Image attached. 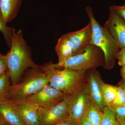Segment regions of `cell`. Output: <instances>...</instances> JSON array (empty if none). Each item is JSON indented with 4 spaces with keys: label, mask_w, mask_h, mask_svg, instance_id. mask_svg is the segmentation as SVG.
I'll use <instances>...</instances> for the list:
<instances>
[{
    "label": "cell",
    "mask_w": 125,
    "mask_h": 125,
    "mask_svg": "<svg viewBox=\"0 0 125 125\" xmlns=\"http://www.w3.org/2000/svg\"><path fill=\"white\" fill-rule=\"evenodd\" d=\"M7 52V72L11 84L18 83L25 72L31 68H40L34 62L31 48L23 38V30L15 31L11 37V46Z\"/></svg>",
    "instance_id": "6da1fadb"
},
{
    "label": "cell",
    "mask_w": 125,
    "mask_h": 125,
    "mask_svg": "<svg viewBox=\"0 0 125 125\" xmlns=\"http://www.w3.org/2000/svg\"><path fill=\"white\" fill-rule=\"evenodd\" d=\"M48 78L49 84L66 94H73L82 90L87 80V71H77L70 69L54 68L51 62L40 66Z\"/></svg>",
    "instance_id": "7a4b0ae2"
},
{
    "label": "cell",
    "mask_w": 125,
    "mask_h": 125,
    "mask_svg": "<svg viewBox=\"0 0 125 125\" xmlns=\"http://www.w3.org/2000/svg\"><path fill=\"white\" fill-rule=\"evenodd\" d=\"M85 10L93 27L92 44L100 48L104 53L105 57L104 69H111L115 66L117 54L120 49L109 31L100 25L96 20L92 7L87 6Z\"/></svg>",
    "instance_id": "3957f363"
},
{
    "label": "cell",
    "mask_w": 125,
    "mask_h": 125,
    "mask_svg": "<svg viewBox=\"0 0 125 125\" xmlns=\"http://www.w3.org/2000/svg\"><path fill=\"white\" fill-rule=\"evenodd\" d=\"M40 67L29 69L21 81L11 84L9 92L10 100L15 102L24 101L49 84L48 78Z\"/></svg>",
    "instance_id": "277c9868"
},
{
    "label": "cell",
    "mask_w": 125,
    "mask_h": 125,
    "mask_svg": "<svg viewBox=\"0 0 125 125\" xmlns=\"http://www.w3.org/2000/svg\"><path fill=\"white\" fill-rule=\"evenodd\" d=\"M52 66L57 69L66 68L77 71H86L91 68L104 66L105 57L102 50L92 44L81 54L73 56L62 65L57 66L51 62Z\"/></svg>",
    "instance_id": "5b68a950"
},
{
    "label": "cell",
    "mask_w": 125,
    "mask_h": 125,
    "mask_svg": "<svg viewBox=\"0 0 125 125\" xmlns=\"http://www.w3.org/2000/svg\"><path fill=\"white\" fill-rule=\"evenodd\" d=\"M73 94H66L60 103L52 107H39L41 125H52L69 117L70 103Z\"/></svg>",
    "instance_id": "8992f818"
},
{
    "label": "cell",
    "mask_w": 125,
    "mask_h": 125,
    "mask_svg": "<svg viewBox=\"0 0 125 125\" xmlns=\"http://www.w3.org/2000/svg\"><path fill=\"white\" fill-rule=\"evenodd\" d=\"M66 95L48 84L24 101L32 103L39 107L48 108L60 103Z\"/></svg>",
    "instance_id": "52a82bcc"
},
{
    "label": "cell",
    "mask_w": 125,
    "mask_h": 125,
    "mask_svg": "<svg viewBox=\"0 0 125 125\" xmlns=\"http://www.w3.org/2000/svg\"><path fill=\"white\" fill-rule=\"evenodd\" d=\"M104 83L96 69L87 70V80L84 90L89 96L91 101L103 111L106 107L102 96V86Z\"/></svg>",
    "instance_id": "ba28073f"
},
{
    "label": "cell",
    "mask_w": 125,
    "mask_h": 125,
    "mask_svg": "<svg viewBox=\"0 0 125 125\" xmlns=\"http://www.w3.org/2000/svg\"><path fill=\"white\" fill-rule=\"evenodd\" d=\"M109 18L103 27L109 31L121 49L125 47V21L112 6L109 7Z\"/></svg>",
    "instance_id": "9c48e42d"
},
{
    "label": "cell",
    "mask_w": 125,
    "mask_h": 125,
    "mask_svg": "<svg viewBox=\"0 0 125 125\" xmlns=\"http://www.w3.org/2000/svg\"><path fill=\"white\" fill-rule=\"evenodd\" d=\"M93 34V27L90 21L87 26L80 30L65 34L69 39L73 46V56L83 53L92 44Z\"/></svg>",
    "instance_id": "30bf717a"
},
{
    "label": "cell",
    "mask_w": 125,
    "mask_h": 125,
    "mask_svg": "<svg viewBox=\"0 0 125 125\" xmlns=\"http://www.w3.org/2000/svg\"><path fill=\"white\" fill-rule=\"evenodd\" d=\"M92 102L89 96L83 88L74 94L70 103V117L79 121L83 115L87 113Z\"/></svg>",
    "instance_id": "8fae6325"
},
{
    "label": "cell",
    "mask_w": 125,
    "mask_h": 125,
    "mask_svg": "<svg viewBox=\"0 0 125 125\" xmlns=\"http://www.w3.org/2000/svg\"><path fill=\"white\" fill-rule=\"evenodd\" d=\"M0 115L8 125H27L17 103L9 100L0 104Z\"/></svg>",
    "instance_id": "7c38bea8"
},
{
    "label": "cell",
    "mask_w": 125,
    "mask_h": 125,
    "mask_svg": "<svg viewBox=\"0 0 125 125\" xmlns=\"http://www.w3.org/2000/svg\"><path fill=\"white\" fill-rule=\"evenodd\" d=\"M16 103L27 125H41L39 115L38 107L25 101Z\"/></svg>",
    "instance_id": "4fadbf2b"
},
{
    "label": "cell",
    "mask_w": 125,
    "mask_h": 125,
    "mask_svg": "<svg viewBox=\"0 0 125 125\" xmlns=\"http://www.w3.org/2000/svg\"><path fill=\"white\" fill-rule=\"evenodd\" d=\"M55 50L58 57V62L56 64L62 65L65 61L73 56V46L69 39L65 34L58 39L55 48Z\"/></svg>",
    "instance_id": "5bb4252c"
},
{
    "label": "cell",
    "mask_w": 125,
    "mask_h": 125,
    "mask_svg": "<svg viewBox=\"0 0 125 125\" xmlns=\"http://www.w3.org/2000/svg\"><path fill=\"white\" fill-rule=\"evenodd\" d=\"M22 2V0H0V9L6 23L17 16Z\"/></svg>",
    "instance_id": "9a60e30c"
},
{
    "label": "cell",
    "mask_w": 125,
    "mask_h": 125,
    "mask_svg": "<svg viewBox=\"0 0 125 125\" xmlns=\"http://www.w3.org/2000/svg\"><path fill=\"white\" fill-rule=\"evenodd\" d=\"M117 87L105 83L102 87L101 92L103 99L106 107H110L117 93Z\"/></svg>",
    "instance_id": "2e32d148"
},
{
    "label": "cell",
    "mask_w": 125,
    "mask_h": 125,
    "mask_svg": "<svg viewBox=\"0 0 125 125\" xmlns=\"http://www.w3.org/2000/svg\"><path fill=\"white\" fill-rule=\"evenodd\" d=\"M87 118L93 125H101L103 112L92 102L86 113Z\"/></svg>",
    "instance_id": "e0dca14e"
},
{
    "label": "cell",
    "mask_w": 125,
    "mask_h": 125,
    "mask_svg": "<svg viewBox=\"0 0 125 125\" xmlns=\"http://www.w3.org/2000/svg\"><path fill=\"white\" fill-rule=\"evenodd\" d=\"M11 83L7 72L4 76L0 77V104L10 99L9 92Z\"/></svg>",
    "instance_id": "ac0fdd59"
},
{
    "label": "cell",
    "mask_w": 125,
    "mask_h": 125,
    "mask_svg": "<svg viewBox=\"0 0 125 125\" xmlns=\"http://www.w3.org/2000/svg\"><path fill=\"white\" fill-rule=\"evenodd\" d=\"M0 9V31L3 34L6 42L9 47L11 46V38L15 29L7 25Z\"/></svg>",
    "instance_id": "d6986e66"
},
{
    "label": "cell",
    "mask_w": 125,
    "mask_h": 125,
    "mask_svg": "<svg viewBox=\"0 0 125 125\" xmlns=\"http://www.w3.org/2000/svg\"><path fill=\"white\" fill-rule=\"evenodd\" d=\"M103 112V114L101 125H118L115 114L111 108L106 107Z\"/></svg>",
    "instance_id": "ffe728a7"
},
{
    "label": "cell",
    "mask_w": 125,
    "mask_h": 125,
    "mask_svg": "<svg viewBox=\"0 0 125 125\" xmlns=\"http://www.w3.org/2000/svg\"><path fill=\"white\" fill-rule=\"evenodd\" d=\"M125 105V92L121 86L117 87V93L110 107L116 108Z\"/></svg>",
    "instance_id": "44dd1931"
},
{
    "label": "cell",
    "mask_w": 125,
    "mask_h": 125,
    "mask_svg": "<svg viewBox=\"0 0 125 125\" xmlns=\"http://www.w3.org/2000/svg\"><path fill=\"white\" fill-rule=\"evenodd\" d=\"M7 56L0 53V77L5 75L7 70Z\"/></svg>",
    "instance_id": "7402d4cb"
},
{
    "label": "cell",
    "mask_w": 125,
    "mask_h": 125,
    "mask_svg": "<svg viewBox=\"0 0 125 125\" xmlns=\"http://www.w3.org/2000/svg\"><path fill=\"white\" fill-rule=\"evenodd\" d=\"M111 108L115 114L117 120L125 119V105L116 108Z\"/></svg>",
    "instance_id": "603a6c76"
},
{
    "label": "cell",
    "mask_w": 125,
    "mask_h": 125,
    "mask_svg": "<svg viewBox=\"0 0 125 125\" xmlns=\"http://www.w3.org/2000/svg\"><path fill=\"white\" fill-rule=\"evenodd\" d=\"M52 125H80L79 121L69 117Z\"/></svg>",
    "instance_id": "cb8c5ba5"
},
{
    "label": "cell",
    "mask_w": 125,
    "mask_h": 125,
    "mask_svg": "<svg viewBox=\"0 0 125 125\" xmlns=\"http://www.w3.org/2000/svg\"><path fill=\"white\" fill-rule=\"evenodd\" d=\"M116 59L118 61V64L120 66L125 65V47L121 49L117 54Z\"/></svg>",
    "instance_id": "d4e9b609"
},
{
    "label": "cell",
    "mask_w": 125,
    "mask_h": 125,
    "mask_svg": "<svg viewBox=\"0 0 125 125\" xmlns=\"http://www.w3.org/2000/svg\"><path fill=\"white\" fill-rule=\"evenodd\" d=\"M114 10L125 21V2L123 6L112 5Z\"/></svg>",
    "instance_id": "484cf974"
},
{
    "label": "cell",
    "mask_w": 125,
    "mask_h": 125,
    "mask_svg": "<svg viewBox=\"0 0 125 125\" xmlns=\"http://www.w3.org/2000/svg\"><path fill=\"white\" fill-rule=\"evenodd\" d=\"M79 121L80 125H93L87 118L86 113L83 115Z\"/></svg>",
    "instance_id": "4316f807"
},
{
    "label": "cell",
    "mask_w": 125,
    "mask_h": 125,
    "mask_svg": "<svg viewBox=\"0 0 125 125\" xmlns=\"http://www.w3.org/2000/svg\"><path fill=\"white\" fill-rule=\"evenodd\" d=\"M120 72L122 80L125 81V65L122 66L121 68Z\"/></svg>",
    "instance_id": "83f0119b"
},
{
    "label": "cell",
    "mask_w": 125,
    "mask_h": 125,
    "mask_svg": "<svg viewBox=\"0 0 125 125\" xmlns=\"http://www.w3.org/2000/svg\"><path fill=\"white\" fill-rule=\"evenodd\" d=\"M118 86H121L125 92V81L122 80L120 83H118Z\"/></svg>",
    "instance_id": "f1b7e54d"
},
{
    "label": "cell",
    "mask_w": 125,
    "mask_h": 125,
    "mask_svg": "<svg viewBox=\"0 0 125 125\" xmlns=\"http://www.w3.org/2000/svg\"><path fill=\"white\" fill-rule=\"evenodd\" d=\"M6 125V123L5 121L0 115V125Z\"/></svg>",
    "instance_id": "f546056e"
},
{
    "label": "cell",
    "mask_w": 125,
    "mask_h": 125,
    "mask_svg": "<svg viewBox=\"0 0 125 125\" xmlns=\"http://www.w3.org/2000/svg\"><path fill=\"white\" fill-rule=\"evenodd\" d=\"M118 121V125H125V119Z\"/></svg>",
    "instance_id": "4dcf8cb0"
},
{
    "label": "cell",
    "mask_w": 125,
    "mask_h": 125,
    "mask_svg": "<svg viewBox=\"0 0 125 125\" xmlns=\"http://www.w3.org/2000/svg\"></svg>",
    "instance_id": "1f68e13d"
}]
</instances>
